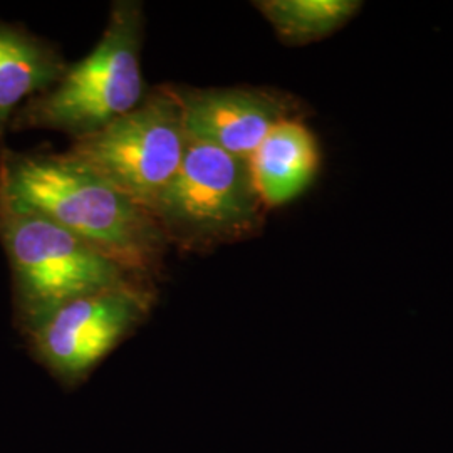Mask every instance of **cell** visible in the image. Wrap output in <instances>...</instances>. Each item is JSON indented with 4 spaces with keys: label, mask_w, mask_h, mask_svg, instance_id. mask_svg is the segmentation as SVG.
<instances>
[{
    "label": "cell",
    "mask_w": 453,
    "mask_h": 453,
    "mask_svg": "<svg viewBox=\"0 0 453 453\" xmlns=\"http://www.w3.org/2000/svg\"><path fill=\"white\" fill-rule=\"evenodd\" d=\"M0 185L101 254L155 284L168 242L150 211L67 153H0Z\"/></svg>",
    "instance_id": "1"
},
{
    "label": "cell",
    "mask_w": 453,
    "mask_h": 453,
    "mask_svg": "<svg viewBox=\"0 0 453 453\" xmlns=\"http://www.w3.org/2000/svg\"><path fill=\"white\" fill-rule=\"evenodd\" d=\"M143 29L142 2H114L93 52L67 65L46 93L22 103L9 128L61 131L76 142L130 113L148 93L140 59Z\"/></svg>",
    "instance_id": "2"
},
{
    "label": "cell",
    "mask_w": 453,
    "mask_h": 453,
    "mask_svg": "<svg viewBox=\"0 0 453 453\" xmlns=\"http://www.w3.org/2000/svg\"><path fill=\"white\" fill-rule=\"evenodd\" d=\"M0 243L12 274L20 333L88 294L150 284L0 185Z\"/></svg>",
    "instance_id": "3"
},
{
    "label": "cell",
    "mask_w": 453,
    "mask_h": 453,
    "mask_svg": "<svg viewBox=\"0 0 453 453\" xmlns=\"http://www.w3.org/2000/svg\"><path fill=\"white\" fill-rule=\"evenodd\" d=\"M265 211L249 160L192 138L177 175L148 209L168 245L195 254L257 237Z\"/></svg>",
    "instance_id": "4"
},
{
    "label": "cell",
    "mask_w": 453,
    "mask_h": 453,
    "mask_svg": "<svg viewBox=\"0 0 453 453\" xmlns=\"http://www.w3.org/2000/svg\"><path fill=\"white\" fill-rule=\"evenodd\" d=\"M187 145L180 106L163 84L150 88L130 113L73 142L65 153L148 211L177 175Z\"/></svg>",
    "instance_id": "5"
},
{
    "label": "cell",
    "mask_w": 453,
    "mask_h": 453,
    "mask_svg": "<svg viewBox=\"0 0 453 453\" xmlns=\"http://www.w3.org/2000/svg\"><path fill=\"white\" fill-rule=\"evenodd\" d=\"M157 303V288L133 284L73 299L22 334L31 355L67 389L91 372L145 323Z\"/></svg>",
    "instance_id": "6"
},
{
    "label": "cell",
    "mask_w": 453,
    "mask_h": 453,
    "mask_svg": "<svg viewBox=\"0 0 453 453\" xmlns=\"http://www.w3.org/2000/svg\"><path fill=\"white\" fill-rule=\"evenodd\" d=\"M188 138L249 160L277 125L306 119L303 99L277 88H188L166 84Z\"/></svg>",
    "instance_id": "7"
},
{
    "label": "cell",
    "mask_w": 453,
    "mask_h": 453,
    "mask_svg": "<svg viewBox=\"0 0 453 453\" xmlns=\"http://www.w3.org/2000/svg\"><path fill=\"white\" fill-rule=\"evenodd\" d=\"M249 165L262 203L277 209L314 183L321 168L319 142L304 119H289L264 138Z\"/></svg>",
    "instance_id": "8"
},
{
    "label": "cell",
    "mask_w": 453,
    "mask_h": 453,
    "mask_svg": "<svg viewBox=\"0 0 453 453\" xmlns=\"http://www.w3.org/2000/svg\"><path fill=\"white\" fill-rule=\"evenodd\" d=\"M59 48L20 24L0 20V153L20 103L46 93L67 69Z\"/></svg>",
    "instance_id": "9"
},
{
    "label": "cell",
    "mask_w": 453,
    "mask_h": 453,
    "mask_svg": "<svg viewBox=\"0 0 453 453\" xmlns=\"http://www.w3.org/2000/svg\"><path fill=\"white\" fill-rule=\"evenodd\" d=\"M279 41L299 48L338 33L361 9L357 0H262L254 2Z\"/></svg>",
    "instance_id": "10"
}]
</instances>
